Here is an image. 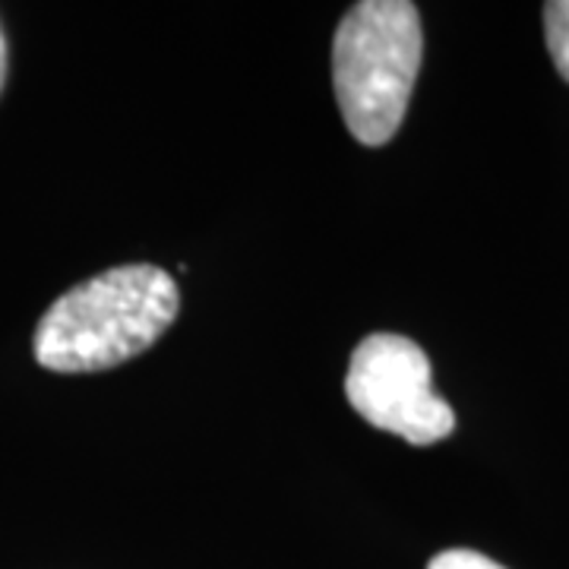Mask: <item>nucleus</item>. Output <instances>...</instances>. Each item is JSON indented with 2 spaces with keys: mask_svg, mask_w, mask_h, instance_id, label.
Wrapping results in <instances>:
<instances>
[{
  "mask_svg": "<svg viewBox=\"0 0 569 569\" xmlns=\"http://www.w3.org/2000/svg\"><path fill=\"white\" fill-rule=\"evenodd\" d=\"M174 317L178 284L162 266H114L48 307L32 351L54 373L108 370L152 348Z\"/></svg>",
  "mask_w": 569,
  "mask_h": 569,
  "instance_id": "nucleus-1",
  "label": "nucleus"
},
{
  "mask_svg": "<svg viewBox=\"0 0 569 569\" xmlns=\"http://www.w3.org/2000/svg\"><path fill=\"white\" fill-rule=\"evenodd\" d=\"M421 54V17L408 0H361L342 17L332 41V82L355 140L383 146L399 133Z\"/></svg>",
  "mask_w": 569,
  "mask_h": 569,
  "instance_id": "nucleus-2",
  "label": "nucleus"
},
{
  "mask_svg": "<svg viewBox=\"0 0 569 569\" xmlns=\"http://www.w3.org/2000/svg\"><path fill=\"white\" fill-rule=\"evenodd\" d=\"M7 80V39H3V29H0V89Z\"/></svg>",
  "mask_w": 569,
  "mask_h": 569,
  "instance_id": "nucleus-6",
  "label": "nucleus"
},
{
  "mask_svg": "<svg viewBox=\"0 0 569 569\" xmlns=\"http://www.w3.org/2000/svg\"><path fill=\"white\" fill-rule=\"evenodd\" d=\"M346 396L367 425L389 430L411 447L440 443L456 430V411L430 383L425 348L406 336H367L351 355Z\"/></svg>",
  "mask_w": 569,
  "mask_h": 569,
  "instance_id": "nucleus-3",
  "label": "nucleus"
},
{
  "mask_svg": "<svg viewBox=\"0 0 569 569\" xmlns=\"http://www.w3.org/2000/svg\"><path fill=\"white\" fill-rule=\"evenodd\" d=\"M427 569H507V567L493 563L490 557L478 553V550L456 548V550H443V553H437Z\"/></svg>",
  "mask_w": 569,
  "mask_h": 569,
  "instance_id": "nucleus-5",
  "label": "nucleus"
},
{
  "mask_svg": "<svg viewBox=\"0 0 569 569\" xmlns=\"http://www.w3.org/2000/svg\"><path fill=\"white\" fill-rule=\"evenodd\" d=\"M545 36L557 73L569 82V0L545 3Z\"/></svg>",
  "mask_w": 569,
  "mask_h": 569,
  "instance_id": "nucleus-4",
  "label": "nucleus"
}]
</instances>
